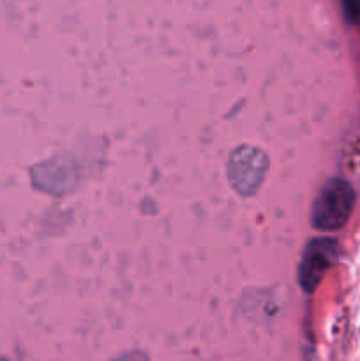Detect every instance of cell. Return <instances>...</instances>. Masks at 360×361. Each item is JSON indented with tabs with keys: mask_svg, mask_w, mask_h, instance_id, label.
Wrapping results in <instances>:
<instances>
[{
	"mask_svg": "<svg viewBox=\"0 0 360 361\" xmlns=\"http://www.w3.org/2000/svg\"><path fill=\"white\" fill-rule=\"evenodd\" d=\"M339 256L334 238H314L307 243L299 267V284L306 293H314Z\"/></svg>",
	"mask_w": 360,
	"mask_h": 361,
	"instance_id": "2",
	"label": "cell"
},
{
	"mask_svg": "<svg viewBox=\"0 0 360 361\" xmlns=\"http://www.w3.org/2000/svg\"><path fill=\"white\" fill-rule=\"evenodd\" d=\"M342 9H344L346 18H348L352 23L359 25L360 23V0H341Z\"/></svg>",
	"mask_w": 360,
	"mask_h": 361,
	"instance_id": "3",
	"label": "cell"
},
{
	"mask_svg": "<svg viewBox=\"0 0 360 361\" xmlns=\"http://www.w3.org/2000/svg\"><path fill=\"white\" fill-rule=\"evenodd\" d=\"M355 207V192L346 180L332 178L321 187L314 200L311 222L318 231H337L352 217Z\"/></svg>",
	"mask_w": 360,
	"mask_h": 361,
	"instance_id": "1",
	"label": "cell"
}]
</instances>
